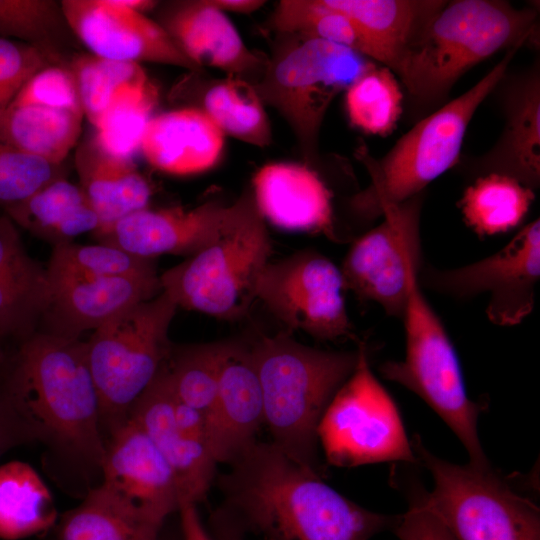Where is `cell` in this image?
I'll list each match as a JSON object with an SVG mask.
<instances>
[{
    "instance_id": "obj_1",
    "label": "cell",
    "mask_w": 540,
    "mask_h": 540,
    "mask_svg": "<svg viewBox=\"0 0 540 540\" xmlns=\"http://www.w3.org/2000/svg\"><path fill=\"white\" fill-rule=\"evenodd\" d=\"M220 486L230 511L264 540H369L397 516L367 510L272 442H254Z\"/></svg>"
},
{
    "instance_id": "obj_39",
    "label": "cell",
    "mask_w": 540,
    "mask_h": 540,
    "mask_svg": "<svg viewBox=\"0 0 540 540\" xmlns=\"http://www.w3.org/2000/svg\"><path fill=\"white\" fill-rule=\"evenodd\" d=\"M157 102V89L149 81L119 92L95 127L96 142L107 152L132 160Z\"/></svg>"
},
{
    "instance_id": "obj_28",
    "label": "cell",
    "mask_w": 540,
    "mask_h": 540,
    "mask_svg": "<svg viewBox=\"0 0 540 540\" xmlns=\"http://www.w3.org/2000/svg\"><path fill=\"white\" fill-rule=\"evenodd\" d=\"M364 31L393 73L405 51L445 0H324Z\"/></svg>"
},
{
    "instance_id": "obj_47",
    "label": "cell",
    "mask_w": 540,
    "mask_h": 540,
    "mask_svg": "<svg viewBox=\"0 0 540 540\" xmlns=\"http://www.w3.org/2000/svg\"><path fill=\"white\" fill-rule=\"evenodd\" d=\"M178 511L183 540H213L200 520L196 505L184 503Z\"/></svg>"
},
{
    "instance_id": "obj_22",
    "label": "cell",
    "mask_w": 540,
    "mask_h": 540,
    "mask_svg": "<svg viewBox=\"0 0 540 540\" xmlns=\"http://www.w3.org/2000/svg\"><path fill=\"white\" fill-rule=\"evenodd\" d=\"M51 283V282H50ZM162 291L158 277H111L51 283L40 332L79 339Z\"/></svg>"
},
{
    "instance_id": "obj_13",
    "label": "cell",
    "mask_w": 540,
    "mask_h": 540,
    "mask_svg": "<svg viewBox=\"0 0 540 540\" xmlns=\"http://www.w3.org/2000/svg\"><path fill=\"white\" fill-rule=\"evenodd\" d=\"M341 270L324 255L307 250L268 262L257 299L291 330L321 340L352 336Z\"/></svg>"
},
{
    "instance_id": "obj_32",
    "label": "cell",
    "mask_w": 540,
    "mask_h": 540,
    "mask_svg": "<svg viewBox=\"0 0 540 540\" xmlns=\"http://www.w3.org/2000/svg\"><path fill=\"white\" fill-rule=\"evenodd\" d=\"M268 29L343 46L384 66L381 52L356 22L324 0L279 1L268 21Z\"/></svg>"
},
{
    "instance_id": "obj_31",
    "label": "cell",
    "mask_w": 540,
    "mask_h": 540,
    "mask_svg": "<svg viewBox=\"0 0 540 540\" xmlns=\"http://www.w3.org/2000/svg\"><path fill=\"white\" fill-rule=\"evenodd\" d=\"M200 106L223 134L265 147L271 142V126L264 103L254 86L227 76L208 80L201 89Z\"/></svg>"
},
{
    "instance_id": "obj_16",
    "label": "cell",
    "mask_w": 540,
    "mask_h": 540,
    "mask_svg": "<svg viewBox=\"0 0 540 540\" xmlns=\"http://www.w3.org/2000/svg\"><path fill=\"white\" fill-rule=\"evenodd\" d=\"M74 36L89 53L108 60L151 62L200 71L166 31L144 13L117 0H62Z\"/></svg>"
},
{
    "instance_id": "obj_26",
    "label": "cell",
    "mask_w": 540,
    "mask_h": 540,
    "mask_svg": "<svg viewBox=\"0 0 540 540\" xmlns=\"http://www.w3.org/2000/svg\"><path fill=\"white\" fill-rule=\"evenodd\" d=\"M74 161L79 186L99 218L98 229L148 208L151 187L133 160L107 152L92 136L77 146Z\"/></svg>"
},
{
    "instance_id": "obj_40",
    "label": "cell",
    "mask_w": 540,
    "mask_h": 540,
    "mask_svg": "<svg viewBox=\"0 0 540 540\" xmlns=\"http://www.w3.org/2000/svg\"><path fill=\"white\" fill-rule=\"evenodd\" d=\"M226 341L190 345L171 354L167 367L176 398L200 411L206 421L217 396Z\"/></svg>"
},
{
    "instance_id": "obj_8",
    "label": "cell",
    "mask_w": 540,
    "mask_h": 540,
    "mask_svg": "<svg viewBox=\"0 0 540 540\" xmlns=\"http://www.w3.org/2000/svg\"><path fill=\"white\" fill-rule=\"evenodd\" d=\"M177 308L161 291L94 330L85 342L102 428L110 435L128 420L132 406L168 360V332Z\"/></svg>"
},
{
    "instance_id": "obj_3",
    "label": "cell",
    "mask_w": 540,
    "mask_h": 540,
    "mask_svg": "<svg viewBox=\"0 0 540 540\" xmlns=\"http://www.w3.org/2000/svg\"><path fill=\"white\" fill-rule=\"evenodd\" d=\"M538 11L499 0L446 1L400 59L394 74L412 107L442 106L454 84L471 68L501 50L526 44Z\"/></svg>"
},
{
    "instance_id": "obj_41",
    "label": "cell",
    "mask_w": 540,
    "mask_h": 540,
    "mask_svg": "<svg viewBox=\"0 0 540 540\" xmlns=\"http://www.w3.org/2000/svg\"><path fill=\"white\" fill-rule=\"evenodd\" d=\"M62 177V164L49 163L0 141V205L4 209Z\"/></svg>"
},
{
    "instance_id": "obj_19",
    "label": "cell",
    "mask_w": 540,
    "mask_h": 540,
    "mask_svg": "<svg viewBox=\"0 0 540 540\" xmlns=\"http://www.w3.org/2000/svg\"><path fill=\"white\" fill-rule=\"evenodd\" d=\"M230 206L205 202L191 209L145 208L92 233L98 243L154 259L163 254L191 256L218 234Z\"/></svg>"
},
{
    "instance_id": "obj_11",
    "label": "cell",
    "mask_w": 540,
    "mask_h": 540,
    "mask_svg": "<svg viewBox=\"0 0 540 540\" xmlns=\"http://www.w3.org/2000/svg\"><path fill=\"white\" fill-rule=\"evenodd\" d=\"M317 436L335 466L417 462L397 407L373 375L362 342L355 368L326 407Z\"/></svg>"
},
{
    "instance_id": "obj_9",
    "label": "cell",
    "mask_w": 540,
    "mask_h": 540,
    "mask_svg": "<svg viewBox=\"0 0 540 540\" xmlns=\"http://www.w3.org/2000/svg\"><path fill=\"white\" fill-rule=\"evenodd\" d=\"M419 269L411 276L402 315L405 356L384 363L380 371L423 399L450 427L470 457L488 468L477 432L481 405L470 400L454 347L439 317L421 291Z\"/></svg>"
},
{
    "instance_id": "obj_24",
    "label": "cell",
    "mask_w": 540,
    "mask_h": 540,
    "mask_svg": "<svg viewBox=\"0 0 540 540\" xmlns=\"http://www.w3.org/2000/svg\"><path fill=\"white\" fill-rule=\"evenodd\" d=\"M224 134L200 109L186 107L151 117L140 151L155 169L173 175L206 171L219 160Z\"/></svg>"
},
{
    "instance_id": "obj_23",
    "label": "cell",
    "mask_w": 540,
    "mask_h": 540,
    "mask_svg": "<svg viewBox=\"0 0 540 540\" xmlns=\"http://www.w3.org/2000/svg\"><path fill=\"white\" fill-rule=\"evenodd\" d=\"M253 196L263 218L275 226L337 238L331 194L310 166L297 163L263 166L254 176Z\"/></svg>"
},
{
    "instance_id": "obj_30",
    "label": "cell",
    "mask_w": 540,
    "mask_h": 540,
    "mask_svg": "<svg viewBox=\"0 0 540 540\" xmlns=\"http://www.w3.org/2000/svg\"><path fill=\"white\" fill-rule=\"evenodd\" d=\"M56 519L52 494L29 464L10 461L0 465V539L42 534Z\"/></svg>"
},
{
    "instance_id": "obj_17",
    "label": "cell",
    "mask_w": 540,
    "mask_h": 540,
    "mask_svg": "<svg viewBox=\"0 0 540 540\" xmlns=\"http://www.w3.org/2000/svg\"><path fill=\"white\" fill-rule=\"evenodd\" d=\"M498 92L504 127L495 144L481 156L460 164L476 178L499 174L534 190L540 182V68L538 61L521 72L506 74Z\"/></svg>"
},
{
    "instance_id": "obj_35",
    "label": "cell",
    "mask_w": 540,
    "mask_h": 540,
    "mask_svg": "<svg viewBox=\"0 0 540 540\" xmlns=\"http://www.w3.org/2000/svg\"><path fill=\"white\" fill-rule=\"evenodd\" d=\"M51 283L111 278L158 277L154 259L131 254L117 246L74 242L53 246L47 265Z\"/></svg>"
},
{
    "instance_id": "obj_49",
    "label": "cell",
    "mask_w": 540,
    "mask_h": 540,
    "mask_svg": "<svg viewBox=\"0 0 540 540\" xmlns=\"http://www.w3.org/2000/svg\"><path fill=\"white\" fill-rule=\"evenodd\" d=\"M219 540H241L237 530L231 524L229 518L224 513L216 518Z\"/></svg>"
},
{
    "instance_id": "obj_43",
    "label": "cell",
    "mask_w": 540,
    "mask_h": 540,
    "mask_svg": "<svg viewBox=\"0 0 540 540\" xmlns=\"http://www.w3.org/2000/svg\"><path fill=\"white\" fill-rule=\"evenodd\" d=\"M50 64L53 63L39 49L0 37V117L27 81Z\"/></svg>"
},
{
    "instance_id": "obj_4",
    "label": "cell",
    "mask_w": 540,
    "mask_h": 540,
    "mask_svg": "<svg viewBox=\"0 0 540 540\" xmlns=\"http://www.w3.org/2000/svg\"><path fill=\"white\" fill-rule=\"evenodd\" d=\"M250 348L271 442L319 472L318 425L329 402L353 372L357 351L312 348L286 333L263 336Z\"/></svg>"
},
{
    "instance_id": "obj_29",
    "label": "cell",
    "mask_w": 540,
    "mask_h": 540,
    "mask_svg": "<svg viewBox=\"0 0 540 540\" xmlns=\"http://www.w3.org/2000/svg\"><path fill=\"white\" fill-rule=\"evenodd\" d=\"M83 113L37 105H11L0 117V141L60 165L76 146Z\"/></svg>"
},
{
    "instance_id": "obj_12",
    "label": "cell",
    "mask_w": 540,
    "mask_h": 540,
    "mask_svg": "<svg viewBox=\"0 0 540 540\" xmlns=\"http://www.w3.org/2000/svg\"><path fill=\"white\" fill-rule=\"evenodd\" d=\"M424 193L386 205L383 221L357 239L340 269L345 289L402 318L412 274L420 268V215Z\"/></svg>"
},
{
    "instance_id": "obj_18",
    "label": "cell",
    "mask_w": 540,
    "mask_h": 540,
    "mask_svg": "<svg viewBox=\"0 0 540 540\" xmlns=\"http://www.w3.org/2000/svg\"><path fill=\"white\" fill-rule=\"evenodd\" d=\"M156 22L199 69L210 67L255 86L268 57L249 49L226 14L210 0L161 4Z\"/></svg>"
},
{
    "instance_id": "obj_2",
    "label": "cell",
    "mask_w": 540,
    "mask_h": 540,
    "mask_svg": "<svg viewBox=\"0 0 540 540\" xmlns=\"http://www.w3.org/2000/svg\"><path fill=\"white\" fill-rule=\"evenodd\" d=\"M4 392L32 436L101 468L106 444L84 341L43 332L28 336Z\"/></svg>"
},
{
    "instance_id": "obj_27",
    "label": "cell",
    "mask_w": 540,
    "mask_h": 540,
    "mask_svg": "<svg viewBox=\"0 0 540 540\" xmlns=\"http://www.w3.org/2000/svg\"><path fill=\"white\" fill-rule=\"evenodd\" d=\"M4 210L15 225L53 246L73 242L75 237L93 233L100 227L99 218L81 187L65 177Z\"/></svg>"
},
{
    "instance_id": "obj_14",
    "label": "cell",
    "mask_w": 540,
    "mask_h": 540,
    "mask_svg": "<svg viewBox=\"0 0 540 540\" xmlns=\"http://www.w3.org/2000/svg\"><path fill=\"white\" fill-rule=\"evenodd\" d=\"M425 286L455 298L488 293L487 315L500 326L520 323L534 306L540 277V222L523 227L497 253L472 264L448 270L424 268Z\"/></svg>"
},
{
    "instance_id": "obj_10",
    "label": "cell",
    "mask_w": 540,
    "mask_h": 540,
    "mask_svg": "<svg viewBox=\"0 0 540 540\" xmlns=\"http://www.w3.org/2000/svg\"><path fill=\"white\" fill-rule=\"evenodd\" d=\"M411 446L433 478L425 501L457 540H540L539 508L490 467L445 461L416 437Z\"/></svg>"
},
{
    "instance_id": "obj_46",
    "label": "cell",
    "mask_w": 540,
    "mask_h": 540,
    "mask_svg": "<svg viewBox=\"0 0 540 540\" xmlns=\"http://www.w3.org/2000/svg\"><path fill=\"white\" fill-rule=\"evenodd\" d=\"M174 417L181 432L208 444L206 417L197 409L179 401L176 396L174 401Z\"/></svg>"
},
{
    "instance_id": "obj_25",
    "label": "cell",
    "mask_w": 540,
    "mask_h": 540,
    "mask_svg": "<svg viewBox=\"0 0 540 540\" xmlns=\"http://www.w3.org/2000/svg\"><path fill=\"white\" fill-rule=\"evenodd\" d=\"M50 297L47 267L27 253L15 223L0 215V336L35 333Z\"/></svg>"
},
{
    "instance_id": "obj_37",
    "label": "cell",
    "mask_w": 540,
    "mask_h": 540,
    "mask_svg": "<svg viewBox=\"0 0 540 540\" xmlns=\"http://www.w3.org/2000/svg\"><path fill=\"white\" fill-rule=\"evenodd\" d=\"M68 66L74 76L83 116L94 127L119 92L149 82L140 64L108 60L91 53H76Z\"/></svg>"
},
{
    "instance_id": "obj_7",
    "label": "cell",
    "mask_w": 540,
    "mask_h": 540,
    "mask_svg": "<svg viewBox=\"0 0 540 540\" xmlns=\"http://www.w3.org/2000/svg\"><path fill=\"white\" fill-rule=\"evenodd\" d=\"M373 64L343 46L277 33L272 55L254 88L263 103L286 120L310 166L319 156L320 129L330 104Z\"/></svg>"
},
{
    "instance_id": "obj_42",
    "label": "cell",
    "mask_w": 540,
    "mask_h": 540,
    "mask_svg": "<svg viewBox=\"0 0 540 540\" xmlns=\"http://www.w3.org/2000/svg\"><path fill=\"white\" fill-rule=\"evenodd\" d=\"M11 105H37L83 113L74 76L68 65L50 64L36 72Z\"/></svg>"
},
{
    "instance_id": "obj_33",
    "label": "cell",
    "mask_w": 540,
    "mask_h": 540,
    "mask_svg": "<svg viewBox=\"0 0 540 540\" xmlns=\"http://www.w3.org/2000/svg\"><path fill=\"white\" fill-rule=\"evenodd\" d=\"M0 37L31 45L59 65H68L77 40L54 0H0Z\"/></svg>"
},
{
    "instance_id": "obj_44",
    "label": "cell",
    "mask_w": 540,
    "mask_h": 540,
    "mask_svg": "<svg viewBox=\"0 0 540 540\" xmlns=\"http://www.w3.org/2000/svg\"><path fill=\"white\" fill-rule=\"evenodd\" d=\"M392 529L400 540H457L419 493L407 511L396 517Z\"/></svg>"
},
{
    "instance_id": "obj_50",
    "label": "cell",
    "mask_w": 540,
    "mask_h": 540,
    "mask_svg": "<svg viewBox=\"0 0 540 540\" xmlns=\"http://www.w3.org/2000/svg\"><path fill=\"white\" fill-rule=\"evenodd\" d=\"M159 540H160V538H159Z\"/></svg>"
},
{
    "instance_id": "obj_34",
    "label": "cell",
    "mask_w": 540,
    "mask_h": 540,
    "mask_svg": "<svg viewBox=\"0 0 540 540\" xmlns=\"http://www.w3.org/2000/svg\"><path fill=\"white\" fill-rule=\"evenodd\" d=\"M534 197L533 190L517 180L488 174L465 190L460 206L465 222L477 234L494 235L517 227Z\"/></svg>"
},
{
    "instance_id": "obj_48",
    "label": "cell",
    "mask_w": 540,
    "mask_h": 540,
    "mask_svg": "<svg viewBox=\"0 0 540 540\" xmlns=\"http://www.w3.org/2000/svg\"><path fill=\"white\" fill-rule=\"evenodd\" d=\"M219 10L225 12L249 14L258 10L265 1L260 0H210Z\"/></svg>"
},
{
    "instance_id": "obj_21",
    "label": "cell",
    "mask_w": 540,
    "mask_h": 540,
    "mask_svg": "<svg viewBox=\"0 0 540 540\" xmlns=\"http://www.w3.org/2000/svg\"><path fill=\"white\" fill-rule=\"evenodd\" d=\"M264 424L260 380L251 348L226 341L214 407L207 418V440L217 463H231L256 442Z\"/></svg>"
},
{
    "instance_id": "obj_51",
    "label": "cell",
    "mask_w": 540,
    "mask_h": 540,
    "mask_svg": "<svg viewBox=\"0 0 540 540\" xmlns=\"http://www.w3.org/2000/svg\"><path fill=\"white\" fill-rule=\"evenodd\" d=\"M1 337V336H0Z\"/></svg>"
},
{
    "instance_id": "obj_6",
    "label": "cell",
    "mask_w": 540,
    "mask_h": 540,
    "mask_svg": "<svg viewBox=\"0 0 540 540\" xmlns=\"http://www.w3.org/2000/svg\"><path fill=\"white\" fill-rule=\"evenodd\" d=\"M519 48L504 57L469 90L422 117L380 159L359 147L357 157L371 178L370 186L354 199L365 217L381 215L384 206L423 193L425 187L459 162L470 121L492 93Z\"/></svg>"
},
{
    "instance_id": "obj_20",
    "label": "cell",
    "mask_w": 540,
    "mask_h": 540,
    "mask_svg": "<svg viewBox=\"0 0 540 540\" xmlns=\"http://www.w3.org/2000/svg\"><path fill=\"white\" fill-rule=\"evenodd\" d=\"M174 401L166 361L132 406L128 419L143 430L169 464L178 485L180 505H196L210 487L217 462L206 442L180 431Z\"/></svg>"
},
{
    "instance_id": "obj_36",
    "label": "cell",
    "mask_w": 540,
    "mask_h": 540,
    "mask_svg": "<svg viewBox=\"0 0 540 540\" xmlns=\"http://www.w3.org/2000/svg\"><path fill=\"white\" fill-rule=\"evenodd\" d=\"M160 532L97 487L64 515L57 540H159Z\"/></svg>"
},
{
    "instance_id": "obj_45",
    "label": "cell",
    "mask_w": 540,
    "mask_h": 540,
    "mask_svg": "<svg viewBox=\"0 0 540 540\" xmlns=\"http://www.w3.org/2000/svg\"><path fill=\"white\" fill-rule=\"evenodd\" d=\"M32 436L0 389V456L23 439Z\"/></svg>"
},
{
    "instance_id": "obj_5",
    "label": "cell",
    "mask_w": 540,
    "mask_h": 540,
    "mask_svg": "<svg viewBox=\"0 0 540 540\" xmlns=\"http://www.w3.org/2000/svg\"><path fill=\"white\" fill-rule=\"evenodd\" d=\"M271 249L264 218L253 193L246 191L230 205L209 244L160 275L162 291L177 307L239 319L257 299L258 281Z\"/></svg>"
},
{
    "instance_id": "obj_38",
    "label": "cell",
    "mask_w": 540,
    "mask_h": 540,
    "mask_svg": "<svg viewBox=\"0 0 540 540\" xmlns=\"http://www.w3.org/2000/svg\"><path fill=\"white\" fill-rule=\"evenodd\" d=\"M403 93L395 74L386 66L371 65L346 90L351 124L365 133H391L402 113Z\"/></svg>"
},
{
    "instance_id": "obj_15",
    "label": "cell",
    "mask_w": 540,
    "mask_h": 540,
    "mask_svg": "<svg viewBox=\"0 0 540 540\" xmlns=\"http://www.w3.org/2000/svg\"><path fill=\"white\" fill-rule=\"evenodd\" d=\"M106 496L162 529L179 510L180 494L169 464L143 430L128 419L112 434L101 464Z\"/></svg>"
}]
</instances>
